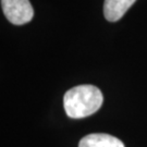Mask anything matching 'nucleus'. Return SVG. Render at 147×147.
<instances>
[{
  "label": "nucleus",
  "instance_id": "nucleus-2",
  "mask_svg": "<svg viewBox=\"0 0 147 147\" xmlns=\"http://www.w3.org/2000/svg\"><path fill=\"white\" fill-rule=\"evenodd\" d=\"M1 7L7 19L16 25L28 23L34 16L30 0H1Z\"/></svg>",
  "mask_w": 147,
  "mask_h": 147
},
{
  "label": "nucleus",
  "instance_id": "nucleus-3",
  "mask_svg": "<svg viewBox=\"0 0 147 147\" xmlns=\"http://www.w3.org/2000/svg\"><path fill=\"white\" fill-rule=\"evenodd\" d=\"M79 147H124V144L109 134L93 133L83 137L80 141Z\"/></svg>",
  "mask_w": 147,
  "mask_h": 147
},
{
  "label": "nucleus",
  "instance_id": "nucleus-4",
  "mask_svg": "<svg viewBox=\"0 0 147 147\" xmlns=\"http://www.w3.org/2000/svg\"><path fill=\"white\" fill-rule=\"evenodd\" d=\"M136 0H105L104 14L107 21L117 22L126 13Z\"/></svg>",
  "mask_w": 147,
  "mask_h": 147
},
{
  "label": "nucleus",
  "instance_id": "nucleus-1",
  "mask_svg": "<svg viewBox=\"0 0 147 147\" xmlns=\"http://www.w3.org/2000/svg\"><path fill=\"white\" fill-rule=\"evenodd\" d=\"M102 94L94 85H79L69 89L63 97V106L68 117L82 119L92 116L102 105Z\"/></svg>",
  "mask_w": 147,
  "mask_h": 147
}]
</instances>
